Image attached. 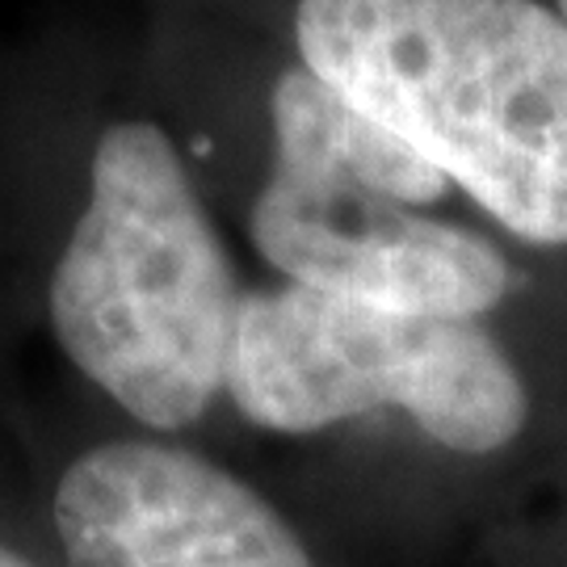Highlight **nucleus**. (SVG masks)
I'll return each mask as SVG.
<instances>
[{"label": "nucleus", "instance_id": "5", "mask_svg": "<svg viewBox=\"0 0 567 567\" xmlns=\"http://www.w3.org/2000/svg\"><path fill=\"white\" fill-rule=\"evenodd\" d=\"M55 534L68 567H316L257 487L156 437L84 450L55 487Z\"/></svg>", "mask_w": 567, "mask_h": 567}, {"label": "nucleus", "instance_id": "6", "mask_svg": "<svg viewBox=\"0 0 567 567\" xmlns=\"http://www.w3.org/2000/svg\"><path fill=\"white\" fill-rule=\"evenodd\" d=\"M0 567H39V564H30L25 555H18L13 547H4V543H0Z\"/></svg>", "mask_w": 567, "mask_h": 567}, {"label": "nucleus", "instance_id": "2", "mask_svg": "<svg viewBox=\"0 0 567 567\" xmlns=\"http://www.w3.org/2000/svg\"><path fill=\"white\" fill-rule=\"evenodd\" d=\"M244 290L173 135L114 118L89 152L47 311L68 362L147 429L198 425L227 395Z\"/></svg>", "mask_w": 567, "mask_h": 567}, {"label": "nucleus", "instance_id": "4", "mask_svg": "<svg viewBox=\"0 0 567 567\" xmlns=\"http://www.w3.org/2000/svg\"><path fill=\"white\" fill-rule=\"evenodd\" d=\"M248 236L286 282L425 320H480L513 286L496 244L421 215L328 147L269 131Z\"/></svg>", "mask_w": 567, "mask_h": 567}, {"label": "nucleus", "instance_id": "1", "mask_svg": "<svg viewBox=\"0 0 567 567\" xmlns=\"http://www.w3.org/2000/svg\"><path fill=\"white\" fill-rule=\"evenodd\" d=\"M299 63L463 185L567 244V21L538 0H295Z\"/></svg>", "mask_w": 567, "mask_h": 567}, {"label": "nucleus", "instance_id": "3", "mask_svg": "<svg viewBox=\"0 0 567 567\" xmlns=\"http://www.w3.org/2000/svg\"><path fill=\"white\" fill-rule=\"evenodd\" d=\"M227 400L274 433L395 408L454 454H496L529 416L517 365L475 320L400 316L295 282L244 290Z\"/></svg>", "mask_w": 567, "mask_h": 567}, {"label": "nucleus", "instance_id": "7", "mask_svg": "<svg viewBox=\"0 0 567 567\" xmlns=\"http://www.w3.org/2000/svg\"><path fill=\"white\" fill-rule=\"evenodd\" d=\"M559 9H564V21H567V0H559Z\"/></svg>", "mask_w": 567, "mask_h": 567}]
</instances>
